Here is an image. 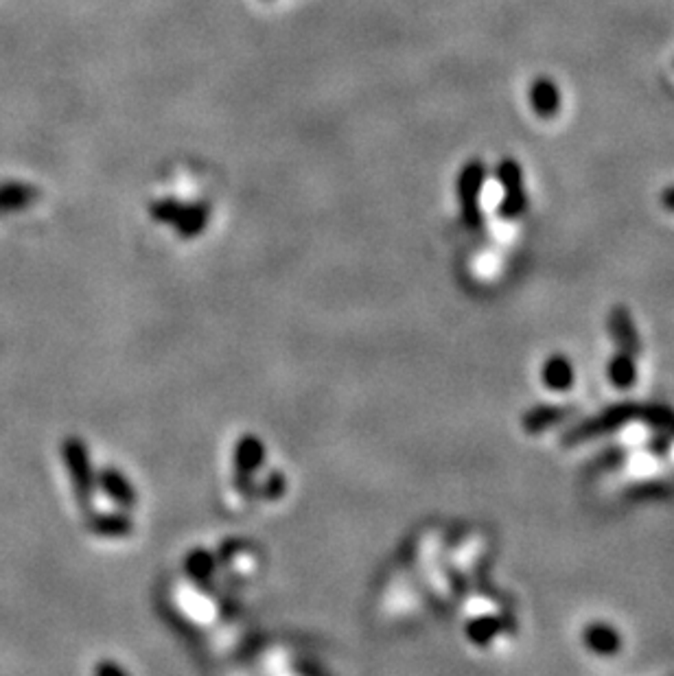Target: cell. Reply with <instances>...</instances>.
Masks as SVG:
<instances>
[{
  "instance_id": "16",
  "label": "cell",
  "mask_w": 674,
  "mask_h": 676,
  "mask_svg": "<svg viewBox=\"0 0 674 676\" xmlns=\"http://www.w3.org/2000/svg\"><path fill=\"white\" fill-rule=\"evenodd\" d=\"M500 630H501L500 619L493 618V615H484V618L473 619V622L467 626V635L471 637L473 644H479V646L489 644V641L493 639Z\"/></svg>"
},
{
  "instance_id": "10",
  "label": "cell",
  "mask_w": 674,
  "mask_h": 676,
  "mask_svg": "<svg viewBox=\"0 0 674 676\" xmlns=\"http://www.w3.org/2000/svg\"><path fill=\"white\" fill-rule=\"evenodd\" d=\"M97 486L112 500L116 506L123 510H132L136 506V491L132 489V484L127 481L125 475H121L119 470L106 469L97 478Z\"/></svg>"
},
{
  "instance_id": "5",
  "label": "cell",
  "mask_w": 674,
  "mask_h": 676,
  "mask_svg": "<svg viewBox=\"0 0 674 676\" xmlns=\"http://www.w3.org/2000/svg\"><path fill=\"white\" fill-rule=\"evenodd\" d=\"M497 180L501 186L500 215L508 221L519 219L528 208V195L523 188L521 164L515 158H504L497 164Z\"/></svg>"
},
{
  "instance_id": "9",
  "label": "cell",
  "mask_w": 674,
  "mask_h": 676,
  "mask_svg": "<svg viewBox=\"0 0 674 676\" xmlns=\"http://www.w3.org/2000/svg\"><path fill=\"white\" fill-rule=\"evenodd\" d=\"M583 641L591 652L602 657H611L620 652L622 637L616 628L605 622H594L583 630Z\"/></svg>"
},
{
  "instance_id": "12",
  "label": "cell",
  "mask_w": 674,
  "mask_h": 676,
  "mask_svg": "<svg viewBox=\"0 0 674 676\" xmlns=\"http://www.w3.org/2000/svg\"><path fill=\"white\" fill-rule=\"evenodd\" d=\"M88 530L103 539H123L132 534L134 523L123 512H95L88 521Z\"/></svg>"
},
{
  "instance_id": "6",
  "label": "cell",
  "mask_w": 674,
  "mask_h": 676,
  "mask_svg": "<svg viewBox=\"0 0 674 676\" xmlns=\"http://www.w3.org/2000/svg\"><path fill=\"white\" fill-rule=\"evenodd\" d=\"M265 447L257 436H243L235 449V486L243 492L250 489L252 475L261 469Z\"/></svg>"
},
{
  "instance_id": "17",
  "label": "cell",
  "mask_w": 674,
  "mask_h": 676,
  "mask_svg": "<svg viewBox=\"0 0 674 676\" xmlns=\"http://www.w3.org/2000/svg\"><path fill=\"white\" fill-rule=\"evenodd\" d=\"M213 567H215L213 556L208 552H202V550L193 552L189 556V561H186V569H189V576H191V578H195V580H206L208 576L213 574Z\"/></svg>"
},
{
  "instance_id": "18",
  "label": "cell",
  "mask_w": 674,
  "mask_h": 676,
  "mask_svg": "<svg viewBox=\"0 0 674 676\" xmlns=\"http://www.w3.org/2000/svg\"><path fill=\"white\" fill-rule=\"evenodd\" d=\"M283 492H285V478H283V475L272 473L268 480H265V486H263L265 500H279Z\"/></svg>"
},
{
  "instance_id": "15",
  "label": "cell",
  "mask_w": 674,
  "mask_h": 676,
  "mask_svg": "<svg viewBox=\"0 0 674 676\" xmlns=\"http://www.w3.org/2000/svg\"><path fill=\"white\" fill-rule=\"evenodd\" d=\"M37 199V191L29 185H5L0 186V213H14L31 206Z\"/></svg>"
},
{
  "instance_id": "19",
  "label": "cell",
  "mask_w": 674,
  "mask_h": 676,
  "mask_svg": "<svg viewBox=\"0 0 674 676\" xmlns=\"http://www.w3.org/2000/svg\"><path fill=\"white\" fill-rule=\"evenodd\" d=\"M661 204H664V208L674 210V186L666 188L664 195H661Z\"/></svg>"
},
{
  "instance_id": "13",
  "label": "cell",
  "mask_w": 674,
  "mask_h": 676,
  "mask_svg": "<svg viewBox=\"0 0 674 676\" xmlns=\"http://www.w3.org/2000/svg\"><path fill=\"white\" fill-rule=\"evenodd\" d=\"M606 375H609V381L613 387L617 390H631V387L637 384V364H635V354L620 351L617 354H613L609 368H606Z\"/></svg>"
},
{
  "instance_id": "4",
  "label": "cell",
  "mask_w": 674,
  "mask_h": 676,
  "mask_svg": "<svg viewBox=\"0 0 674 676\" xmlns=\"http://www.w3.org/2000/svg\"><path fill=\"white\" fill-rule=\"evenodd\" d=\"M639 414H642V407L639 406H633V403H620V406H613L609 409H605L600 417L584 420V423H580L574 427V429H569L567 434L563 436L561 442L563 445L572 447V445H578V442L591 440V438L605 436V434H609V431H616L627 423H631V420H639Z\"/></svg>"
},
{
  "instance_id": "14",
  "label": "cell",
  "mask_w": 674,
  "mask_h": 676,
  "mask_svg": "<svg viewBox=\"0 0 674 676\" xmlns=\"http://www.w3.org/2000/svg\"><path fill=\"white\" fill-rule=\"evenodd\" d=\"M569 409L561 407V406H539L523 417V429L528 434H541V431L550 429V427L563 423V418L567 417Z\"/></svg>"
},
{
  "instance_id": "1",
  "label": "cell",
  "mask_w": 674,
  "mask_h": 676,
  "mask_svg": "<svg viewBox=\"0 0 674 676\" xmlns=\"http://www.w3.org/2000/svg\"><path fill=\"white\" fill-rule=\"evenodd\" d=\"M152 217L160 221V224L174 226L175 232H180L182 237H197L204 228L208 226L211 219V208L204 202L197 204H184L180 199H156L149 206Z\"/></svg>"
},
{
  "instance_id": "20",
  "label": "cell",
  "mask_w": 674,
  "mask_h": 676,
  "mask_svg": "<svg viewBox=\"0 0 674 676\" xmlns=\"http://www.w3.org/2000/svg\"><path fill=\"white\" fill-rule=\"evenodd\" d=\"M99 674H123V668H116V666H101L97 668Z\"/></svg>"
},
{
  "instance_id": "7",
  "label": "cell",
  "mask_w": 674,
  "mask_h": 676,
  "mask_svg": "<svg viewBox=\"0 0 674 676\" xmlns=\"http://www.w3.org/2000/svg\"><path fill=\"white\" fill-rule=\"evenodd\" d=\"M528 101L532 112L539 116V119H554L556 114L561 112V90L559 86L554 84V79L550 77H537V79L530 84L528 90Z\"/></svg>"
},
{
  "instance_id": "3",
  "label": "cell",
  "mask_w": 674,
  "mask_h": 676,
  "mask_svg": "<svg viewBox=\"0 0 674 676\" xmlns=\"http://www.w3.org/2000/svg\"><path fill=\"white\" fill-rule=\"evenodd\" d=\"M486 182V167L482 160H469L458 174V199H460L462 221L469 228L482 226V193Z\"/></svg>"
},
{
  "instance_id": "8",
  "label": "cell",
  "mask_w": 674,
  "mask_h": 676,
  "mask_svg": "<svg viewBox=\"0 0 674 676\" xmlns=\"http://www.w3.org/2000/svg\"><path fill=\"white\" fill-rule=\"evenodd\" d=\"M609 331L613 335V340L617 342L620 351L631 353L637 357L642 353V342H639L637 329H635V322L628 313V309L624 307H616L609 315Z\"/></svg>"
},
{
  "instance_id": "2",
  "label": "cell",
  "mask_w": 674,
  "mask_h": 676,
  "mask_svg": "<svg viewBox=\"0 0 674 676\" xmlns=\"http://www.w3.org/2000/svg\"><path fill=\"white\" fill-rule=\"evenodd\" d=\"M62 458L66 470H68L70 475V481H73L77 502H79L81 508H90L92 502H95L97 478L95 469H92L90 453H88L84 440H79V438L75 436L66 438L62 445Z\"/></svg>"
},
{
  "instance_id": "11",
  "label": "cell",
  "mask_w": 674,
  "mask_h": 676,
  "mask_svg": "<svg viewBox=\"0 0 674 676\" xmlns=\"http://www.w3.org/2000/svg\"><path fill=\"white\" fill-rule=\"evenodd\" d=\"M576 373L565 354H552L541 368V381L552 392H567L574 386Z\"/></svg>"
}]
</instances>
